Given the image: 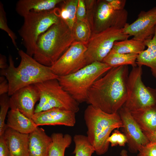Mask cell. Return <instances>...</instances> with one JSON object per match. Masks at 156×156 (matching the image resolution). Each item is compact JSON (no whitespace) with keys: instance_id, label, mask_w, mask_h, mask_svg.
I'll use <instances>...</instances> for the list:
<instances>
[{"instance_id":"cell-1","label":"cell","mask_w":156,"mask_h":156,"mask_svg":"<svg viewBox=\"0 0 156 156\" xmlns=\"http://www.w3.org/2000/svg\"><path fill=\"white\" fill-rule=\"evenodd\" d=\"M127 65L112 67L89 90L86 103L108 113L118 112L127 96Z\"/></svg>"},{"instance_id":"cell-2","label":"cell","mask_w":156,"mask_h":156,"mask_svg":"<svg viewBox=\"0 0 156 156\" xmlns=\"http://www.w3.org/2000/svg\"><path fill=\"white\" fill-rule=\"evenodd\" d=\"M18 53L21 60L17 67L15 66L12 57L10 55L8 67L0 71L1 75L8 81L9 96L27 86L58 78L50 67L40 64L22 50H18Z\"/></svg>"},{"instance_id":"cell-3","label":"cell","mask_w":156,"mask_h":156,"mask_svg":"<svg viewBox=\"0 0 156 156\" xmlns=\"http://www.w3.org/2000/svg\"><path fill=\"white\" fill-rule=\"evenodd\" d=\"M75 41L73 30L61 18L40 35L33 55L44 65H53Z\"/></svg>"},{"instance_id":"cell-4","label":"cell","mask_w":156,"mask_h":156,"mask_svg":"<svg viewBox=\"0 0 156 156\" xmlns=\"http://www.w3.org/2000/svg\"><path fill=\"white\" fill-rule=\"evenodd\" d=\"M84 118L88 139L98 155L106 153L109 143L107 140L114 129L123 124L118 112L109 114L90 105L85 110Z\"/></svg>"},{"instance_id":"cell-5","label":"cell","mask_w":156,"mask_h":156,"mask_svg":"<svg viewBox=\"0 0 156 156\" xmlns=\"http://www.w3.org/2000/svg\"><path fill=\"white\" fill-rule=\"evenodd\" d=\"M112 67L102 62L88 64L77 71L58 77L63 89L78 103L86 102L88 92L94 82Z\"/></svg>"},{"instance_id":"cell-6","label":"cell","mask_w":156,"mask_h":156,"mask_svg":"<svg viewBox=\"0 0 156 156\" xmlns=\"http://www.w3.org/2000/svg\"><path fill=\"white\" fill-rule=\"evenodd\" d=\"M23 17V23L18 32L26 53L32 57L39 36L60 20V9L40 12H29Z\"/></svg>"},{"instance_id":"cell-7","label":"cell","mask_w":156,"mask_h":156,"mask_svg":"<svg viewBox=\"0 0 156 156\" xmlns=\"http://www.w3.org/2000/svg\"><path fill=\"white\" fill-rule=\"evenodd\" d=\"M40 95L35 113L53 108H59L76 113L79 103L62 88L57 79L48 80L34 84Z\"/></svg>"},{"instance_id":"cell-8","label":"cell","mask_w":156,"mask_h":156,"mask_svg":"<svg viewBox=\"0 0 156 156\" xmlns=\"http://www.w3.org/2000/svg\"><path fill=\"white\" fill-rule=\"evenodd\" d=\"M142 66L133 67L127 83V96L123 107L131 112L156 105V90L146 86L142 80Z\"/></svg>"},{"instance_id":"cell-9","label":"cell","mask_w":156,"mask_h":156,"mask_svg":"<svg viewBox=\"0 0 156 156\" xmlns=\"http://www.w3.org/2000/svg\"><path fill=\"white\" fill-rule=\"evenodd\" d=\"M122 29L111 27L98 33H92L87 44L85 56L87 65L102 62L112 50L114 42L128 39Z\"/></svg>"},{"instance_id":"cell-10","label":"cell","mask_w":156,"mask_h":156,"mask_svg":"<svg viewBox=\"0 0 156 156\" xmlns=\"http://www.w3.org/2000/svg\"><path fill=\"white\" fill-rule=\"evenodd\" d=\"M93 33H98L111 27L123 29L128 23V13L125 9H114L105 0L97 1L94 7Z\"/></svg>"},{"instance_id":"cell-11","label":"cell","mask_w":156,"mask_h":156,"mask_svg":"<svg viewBox=\"0 0 156 156\" xmlns=\"http://www.w3.org/2000/svg\"><path fill=\"white\" fill-rule=\"evenodd\" d=\"M86 45L75 41L52 66L53 72L58 76L73 73L86 66L85 54Z\"/></svg>"},{"instance_id":"cell-12","label":"cell","mask_w":156,"mask_h":156,"mask_svg":"<svg viewBox=\"0 0 156 156\" xmlns=\"http://www.w3.org/2000/svg\"><path fill=\"white\" fill-rule=\"evenodd\" d=\"M156 25V6L147 11H141L136 20L127 23L122 29L124 33L132 39L144 41L153 36Z\"/></svg>"},{"instance_id":"cell-13","label":"cell","mask_w":156,"mask_h":156,"mask_svg":"<svg viewBox=\"0 0 156 156\" xmlns=\"http://www.w3.org/2000/svg\"><path fill=\"white\" fill-rule=\"evenodd\" d=\"M118 112L122 122V130L127 140L129 150L131 153H136L150 142L130 112L122 106Z\"/></svg>"},{"instance_id":"cell-14","label":"cell","mask_w":156,"mask_h":156,"mask_svg":"<svg viewBox=\"0 0 156 156\" xmlns=\"http://www.w3.org/2000/svg\"><path fill=\"white\" fill-rule=\"evenodd\" d=\"M40 99L35 86L28 85L17 90L11 96L10 107L17 108L25 116L32 119L35 114V104Z\"/></svg>"},{"instance_id":"cell-15","label":"cell","mask_w":156,"mask_h":156,"mask_svg":"<svg viewBox=\"0 0 156 156\" xmlns=\"http://www.w3.org/2000/svg\"><path fill=\"white\" fill-rule=\"evenodd\" d=\"M32 120L38 126L63 125L72 127L76 123L75 113L59 108H53L35 113Z\"/></svg>"},{"instance_id":"cell-16","label":"cell","mask_w":156,"mask_h":156,"mask_svg":"<svg viewBox=\"0 0 156 156\" xmlns=\"http://www.w3.org/2000/svg\"><path fill=\"white\" fill-rule=\"evenodd\" d=\"M29 134L7 128L4 136L12 156H29Z\"/></svg>"},{"instance_id":"cell-17","label":"cell","mask_w":156,"mask_h":156,"mask_svg":"<svg viewBox=\"0 0 156 156\" xmlns=\"http://www.w3.org/2000/svg\"><path fill=\"white\" fill-rule=\"evenodd\" d=\"M51 137L38 127L29 134V156H49Z\"/></svg>"},{"instance_id":"cell-18","label":"cell","mask_w":156,"mask_h":156,"mask_svg":"<svg viewBox=\"0 0 156 156\" xmlns=\"http://www.w3.org/2000/svg\"><path fill=\"white\" fill-rule=\"evenodd\" d=\"M62 0H19L16 4V10L23 17L29 12H40L48 11L55 8L63 1Z\"/></svg>"},{"instance_id":"cell-19","label":"cell","mask_w":156,"mask_h":156,"mask_svg":"<svg viewBox=\"0 0 156 156\" xmlns=\"http://www.w3.org/2000/svg\"><path fill=\"white\" fill-rule=\"evenodd\" d=\"M10 108L7 116L8 127L21 133L29 134L38 127L32 119L25 116L17 108Z\"/></svg>"},{"instance_id":"cell-20","label":"cell","mask_w":156,"mask_h":156,"mask_svg":"<svg viewBox=\"0 0 156 156\" xmlns=\"http://www.w3.org/2000/svg\"><path fill=\"white\" fill-rule=\"evenodd\" d=\"M130 113L144 133L156 130V105Z\"/></svg>"},{"instance_id":"cell-21","label":"cell","mask_w":156,"mask_h":156,"mask_svg":"<svg viewBox=\"0 0 156 156\" xmlns=\"http://www.w3.org/2000/svg\"><path fill=\"white\" fill-rule=\"evenodd\" d=\"M144 42L147 48L138 55L136 63L138 66L149 67L153 75L156 78V25L153 37Z\"/></svg>"},{"instance_id":"cell-22","label":"cell","mask_w":156,"mask_h":156,"mask_svg":"<svg viewBox=\"0 0 156 156\" xmlns=\"http://www.w3.org/2000/svg\"><path fill=\"white\" fill-rule=\"evenodd\" d=\"M143 41L128 39L115 42L110 52L121 54L134 53L139 55L145 50Z\"/></svg>"},{"instance_id":"cell-23","label":"cell","mask_w":156,"mask_h":156,"mask_svg":"<svg viewBox=\"0 0 156 156\" xmlns=\"http://www.w3.org/2000/svg\"><path fill=\"white\" fill-rule=\"evenodd\" d=\"M52 142L49 156H64L66 149L69 147L72 141L71 136L69 134L53 133L51 136Z\"/></svg>"},{"instance_id":"cell-24","label":"cell","mask_w":156,"mask_h":156,"mask_svg":"<svg viewBox=\"0 0 156 156\" xmlns=\"http://www.w3.org/2000/svg\"><path fill=\"white\" fill-rule=\"evenodd\" d=\"M138 54L134 53L121 54L110 52L102 62L112 67L130 65L133 67L137 66L136 63Z\"/></svg>"},{"instance_id":"cell-25","label":"cell","mask_w":156,"mask_h":156,"mask_svg":"<svg viewBox=\"0 0 156 156\" xmlns=\"http://www.w3.org/2000/svg\"><path fill=\"white\" fill-rule=\"evenodd\" d=\"M78 0H64L60 9L61 18L73 30L76 20Z\"/></svg>"},{"instance_id":"cell-26","label":"cell","mask_w":156,"mask_h":156,"mask_svg":"<svg viewBox=\"0 0 156 156\" xmlns=\"http://www.w3.org/2000/svg\"><path fill=\"white\" fill-rule=\"evenodd\" d=\"M73 31L75 41L86 45L92 34L90 25L87 17L83 21H76Z\"/></svg>"},{"instance_id":"cell-27","label":"cell","mask_w":156,"mask_h":156,"mask_svg":"<svg viewBox=\"0 0 156 156\" xmlns=\"http://www.w3.org/2000/svg\"><path fill=\"white\" fill-rule=\"evenodd\" d=\"M73 141L75 147L73 153L75 156H91L95 152L87 136L75 135L73 137Z\"/></svg>"},{"instance_id":"cell-28","label":"cell","mask_w":156,"mask_h":156,"mask_svg":"<svg viewBox=\"0 0 156 156\" xmlns=\"http://www.w3.org/2000/svg\"><path fill=\"white\" fill-rule=\"evenodd\" d=\"M0 136L4 135L8 128L5 120L8 109L10 107V98L8 94L0 95Z\"/></svg>"},{"instance_id":"cell-29","label":"cell","mask_w":156,"mask_h":156,"mask_svg":"<svg viewBox=\"0 0 156 156\" xmlns=\"http://www.w3.org/2000/svg\"><path fill=\"white\" fill-rule=\"evenodd\" d=\"M6 13L4 6L1 2H0V29L5 31L11 38L14 47L18 48L16 40L17 37L15 34L9 27L7 24Z\"/></svg>"},{"instance_id":"cell-30","label":"cell","mask_w":156,"mask_h":156,"mask_svg":"<svg viewBox=\"0 0 156 156\" xmlns=\"http://www.w3.org/2000/svg\"><path fill=\"white\" fill-rule=\"evenodd\" d=\"M86 18V7L85 1L83 0H78L76 11V21H83Z\"/></svg>"},{"instance_id":"cell-31","label":"cell","mask_w":156,"mask_h":156,"mask_svg":"<svg viewBox=\"0 0 156 156\" xmlns=\"http://www.w3.org/2000/svg\"><path fill=\"white\" fill-rule=\"evenodd\" d=\"M139 152L143 156H156V146L153 143L150 142L142 147Z\"/></svg>"},{"instance_id":"cell-32","label":"cell","mask_w":156,"mask_h":156,"mask_svg":"<svg viewBox=\"0 0 156 156\" xmlns=\"http://www.w3.org/2000/svg\"><path fill=\"white\" fill-rule=\"evenodd\" d=\"M110 5L116 10L125 9L126 1L125 0H105Z\"/></svg>"},{"instance_id":"cell-33","label":"cell","mask_w":156,"mask_h":156,"mask_svg":"<svg viewBox=\"0 0 156 156\" xmlns=\"http://www.w3.org/2000/svg\"><path fill=\"white\" fill-rule=\"evenodd\" d=\"M0 156H12L4 135L0 136Z\"/></svg>"},{"instance_id":"cell-34","label":"cell","mask_w":156,"mask_h":156,"mask_svg":"<svg viewBox=\"0 0 156 156\" xmlns=\"http://www.w3.org/2000/svg\"><path fill=\"white\" fill-rule=\"evenodd\" d=\"M4 76L0 77V95L8 93L9 86L8 81Z\"/></svg>"},{"instance_id":"cell-35","label":"cell","mask_w":156,"mask_h":156,"mask_svg":"<svg viewBox=\"0 0 156 156\" xmlns=\"http://www.w3.org/2000/svg\"><path fill=\"white\" fill-rule=\"evenodd\" d=\"M8 66L7 62L6 57L4 55L0 54V68L1 70L7 68Z\"/></svg>"},{"instance_id":"cell-36","label":"cell","mask_w":156,"mask_h":156,"mask_svg":"<svg viewBox=\"0 0 156 156\" xmlns=\"http://www.w3.org/2000/svg\"><path fill=\"white\" fill-rule=\"evenodd\" d=\"M150 142H156V130L153 132L149 133H144Z\"/></svg>"},{"instance_id":"cell-37","label":"cell","mask_w":156,"mask_h":156,"mask_svg":"<svg viewBox=\"0 0 156 156\" xmlns=\"http://www.w3.org/2000/svg\"><path fill=\"white\" fill-rule=\"evenodd\" d=\"M120 155L121 156H129L128 154L127 151L125 149H122L121 151Z\"/></svg>"},{"instance_id":"cell-38","label":"cell","mask_w":156,"mask_h":156,"mask_svg":"<svg viewBox=\"0 0 156 156\" xmlns=\"http://www.w3.org/2000/svg\"><path fill=\"white\" fill-rule=\"evenodd\" d=\"M138 156H143L142 154L140 153L138 154Z\"/></svg>"},{"instance_id":"cell-39","label":"cell","mask_w":156,"mask_h":156,"mask_svg":"<svg viewBox=\"0 0 156 156\" xmlns=\"http://www.w3.org/2000/svg\"><path fill=\"white\" fill-rule=\"evenodd\" d=\"M153 143L156 146V142H153Z\"/></svg>"}]
</instances>
